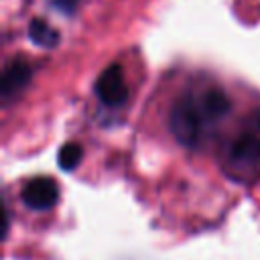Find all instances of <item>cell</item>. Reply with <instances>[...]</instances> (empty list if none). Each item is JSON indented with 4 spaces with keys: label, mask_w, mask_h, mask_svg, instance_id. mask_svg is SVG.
<instances>
[{
    "label": "cell",
    "mask_w": 260,
    "mask_h": 260,
    "mask_svg": "<svg viewBox=\"0 0 260 260\" xmlns=\"http://www.w3.org/2000/svg\"><path fill=\"white\" fill-rule=\"evenodd\" d=\"M228 112H230L228 95L221 89L211 87L201 93L181 95L171 110L169 124L175 138L181 144L195 148L199 146L207 128L219 122Z\"/></svg>",
    "instance_id": "obj_1"
},
{
    "label": "cell",
    "mask_w": 260,
    "mask_h": 260,
    "mask_svg": "<svg viewBox=\"0 0 260 260\" xmlns=\"http://www.w3.org/2000/svg\"><path fill=\"white\" fill-rule=\"evenodd\" d=\"M225 173L236 181H254L260 177V110H254L232 140L225 154Z\"/></svg>",
    "instance_id": "obj_2"
},
{
    "label": "cell",
    "mask_w": 260,
    "mask_h": 260,
    "mask_svg": "<svg viewBox=\"0 0 260 260\" xmlns=\"http://www.w3.org/2000/svg\"><path fill=\"white\" fill-rule=\"evenodd\" d=\"M95 93L106 106H120L128 98V87L124 81L122 67L118 63H110L95 81Z\"/></svg>",
    "instance_id": "obj_3"
},
{
    "label": "cell",
    "mask_w": 260,
    "mask_h": 260,
    "mask_svg": "<svg viewBox=\"0 0 260 260\" xmlns=\"http://www.w3.org/2000/svg\"><path fill=\"white\" fill-rule=\"evenodd\" d=\"M22 203L28 209L45 211L51 209L59 199V187L51 177H35L22 187Z\"/></svg>",
    "instance_id": "obj_4"
},
{
    "label": "cell",
    "mask_w": 260,
    "mask_h": 260,
    "mask_svg": "<svg viewBox=\"0 0 260 260\" xmlns=\"http://www.w3.org/2000/svg\"><path fill=\"white\" fill-rule=\"evenodd\" d=\"M30 81V67L24 61H10L4 71H2V79H0V93L4 100H10L14 95H18Z\"/></svg>",
    "instance_id": "obj_5"
},
{
    "label": "cell",
    "mask_w": 260,
    "mask_h": 260,
    "mask_svg": "<svg viewBox=\"0 0 260 260\" xmlns=\"http://www.w3.org/2000/svg\"><path fill=\"white\" fill-rule=\"evenodd\" d=\"M28 37H30V41H32L35 45L45 47V49H51V47H55V45L59 43L57 30H55L49 22H45V20H41V18L30 20V24H28Z\"/></svg>",
    "instance_id": "obj_6"
},
{
    "label": "cell",
    "mask_w": 260,
    "mask_h": 260,
    "mask_svg": "<svg viewBox=\"0 0 260 260\" xmlns=\"http://www.w3.org/2000/svg\"><path fill=\"white\" fill-rule=\"evenodd\" d=\"M81 146L75 144V142H67L59 148V154H57V160H59V167L63 171H73L77 167V162L81 160Z\"/></svg>",
    "instance_id": "obj_7"
},
{
    "label": "cell",
    "mask_w": 260,
    "mask_h": 260,
    "mask_svg": "<svg viewBox=\"0 0 260 260\" xmlns=\"http://www.w3.org/2000/svg\"><path fill=\"white\" fill-rule=\"evenodd\" d=\"M51 2H53V6L57 10H61L65 14H71L75 10V6H77V0H51Z\"/></svg>",
    "instance_id": "obj_8"
}]
</instances>
